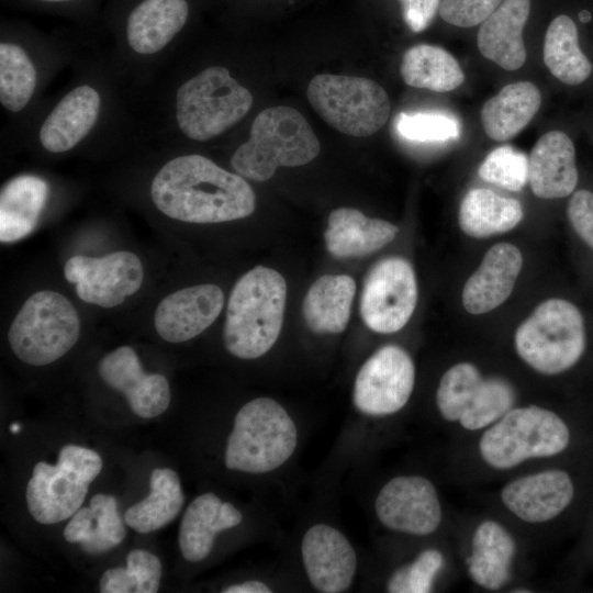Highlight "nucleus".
<instances>
[{
    "mask_svg": "<svg viewBox=\"0 0 593 593\" xmlns=\"http://www.w3.org/2000/svg\"><path fill=\"white\" fill-rule=\"evenodd\" d=\"M503 0H441L440 18L455 26L472 27L481 24Z\"/></svg>",
    "mask_w": 593,
    "mask_h": 593,
    "instance_id": "40",
    "label": "nucleus"
},
{
    "mask_svg": "<svg viewBox=\"0 0 593 593\" xmlns=\"http://www.w3.org/2000/svg\"><path fill=\"white\" fill-rule=\"evenodd\" d=\"M521 203L496 194L489 189H471L463 197L458 222L469 236L484 238L508 232L523 219Z\"/></svg>",
    "mask_w": 593,
    "mask_h": 593,
    "instance_id": "31",
    "label": "nucleus"
},
{
    "mask_svg": "<svg viewBox=\"0 0 593 593\" xmlns=\"http://www.w3.org/2000/svg\"><path fill=\"white\" fill-rule=\"evenodd\" d=\"M223 593H270L271 590L264 582L249 580L243 583L233 584L222 590Z\"/></svg>",
    "mask_w": 593,
    "mask_h": 593,
    "instance_id": "46",
    "label": "nucleus"
},
{
    "mask_svg": "<svg viewBox=\"0 0 593 593\" xmlns=\"http://www.w3.org/2000/svg\"><path fill=\"white\" fill-rule=\"evenodd\" d=\"M395 127L402 137L416 142L455 139L460 134L459 121L443 113H400Z\"/></svg>",
    "mask_w": 593,
    "mask_h": 593,
    "instance_id": "39",
    "label": "nucleus"
},
{
    "mask_svg": "<svg viewBox=\"0 0 593 593\" xmlns=\"http://www.w3.org/2000/svg\"><path fill=\"white\" fill-rule=\"evenodd\" d=\"M479 175L510 191H519L528 181V157L512 146L493 149L479 167Z\"/></svg>",
    "mask_w": 593,
    "mask_h": 593,
    "instance_id": "37",
    "label": "nucleus"
},
{
    "mask_svg": "<svg viewBox=\"0 0 593 593\" xmlns=\"http://www.w3.org/2000/svg\"><path fill=\"white\" fill-rule=\"evenodd\" d=\"M98 372L107 385L125 395L139 417L154 418L169 406L171 393L167 379L160 373L145 372L130 346H121L102 357Z\"/></svg>",
    "mask_w": 593,
    "mask_h": 593,
    "instance_id": "16",
    "label": "nucleus"
},
{
    "mask_svg": "<svg viewBox=\"0 0 593 593\" xmlns=\"http://www.w3.org/2000/svg\"><path fill=\"white\" fill-rule=\"evenodd\" d=\"M150 198L166 216L197 224L240 220L256 205L244 177L199 154L180 155L164 164L152 180Z\"/></svg>",
    "mask_w": 593,
    "mask_h": 593,
    "instance_id": "1",
    "label": "nucleus"
},
{
    "mask_svg": "<svg viewBox=\"0 0 593 593\" xmlns=\"http://www.w3.org/2000/svg\"><path fill=\"white\" fill-rule=\"evenodd\" d=\"M574 486L570 475L550 469L518 478L501 491L505 507L527 523H545L557 517L571 503Z\"/></svg>",
    "mask_w": 593,
    "mask_h": 593,
    "instance_id": "19",
    "label": "nucleus"
},
{
    "mask_svg": "<svg viewBox=\"0 0 593 593\" xmlns=\"http://www.w3.org/2000/svg\"><path fill=\"white\" fill-rule=\"evenodd\" d=\"M516 552L512 535L497 522L484 521L474 530L468 572L478 585L499 590L510 580Z\"/></svg>",
    "mask_w": 593,
    "mask_h": 593,
    "instance_id": "28",
    "label": "nucleus"
},
{
    "mask_svg": "<svg viewBox=\"0 0 593 593\" xmlns=\"http://www.w3.org/2000/svg\"><path fill=\"white\" fill-rule=\"evenodd\" d=\"M567 214L575 233L593 249V192L575 191L569 200Z\"/></svg>",
    "mask_w": 593,
    "mask_h": 593,
    "instance_id": "42",
    "label": "nucleus"
},
{
    "mask_svg": "<svg viewBox=\"0 0 593 593\" xmlns=\"http://www.w3.org/2000/svg\"><path fill=\"white\" fill-rule=\"evenodd\" d=\"M374 511L387 528L416 536L433 534L441 522L437 491L421 475L391 479L377 495Z\"/></svg>",
    "mask_w": 593,
    "mask_h": 593,
    "instance_id": "15",
    "label": "nucleus"
},
{
    "mask_svg": "<svg viewBox=\"0 0 593 593\" xmlns=\"http://www.w3.org/2000/svg\"><path fill=\"white\" fill-rule=\"evenodd\" d=\"M187 0H143L128 14L125 36L130 49L153 56L165 49L184 26Z\"/></svg>",
    "mask_w": 593,
    "mask_h": 593,
    "instance_id": "24",
    "label": "nucleus"
},
{
    "mask_svg": "<svg viewBox=\"0 0 593 593\" xmlns=\"http://www.w3.org/2000/svg\"><path fill=\"white\" fill-rule=\"evenodd\" d=\"M94 516L91 507L79 508L64 528V538L68 542L81 544L92 532Z\"/></svg>",
    "mask_w": 593,
    "mask_h": 593,
    "instance_id": "44",
    "label": "nucleus"
},
{
    "mask_svg": "<svg viewBox=\"0 0 593 593\" xmlns=\"http://www.w3.org/2000/svg\"><path fill=\"white\" fill-rule=\"evenodd\" d=\"M126 568L137 581V593H156L161 579V562L154 553L131 550L126 557Z\"/></svg>",
    "mask_w": 593,
    "mask_h": 593,
    "instance_id": "41",
    "label": "nucleus"
},
{
    "mask_svg": "<svg viewBox=\"0 0 593 593\" xmlns=\"http://www.w3.org/2000/svg\"><path fill=\"white\" fill-rule=\"evenodd\" d=\"M242 513L231 503L222 502L208 492L195 497L187 507L179 529V548L182 557L199 562L211 552L219 532L237 526Z\"/></svg>",
    "mask_w": 593,
    "mask_h": 593,
    "instance_id": "25",
    "label": "nucleus"
},
{
    "mask_svg": "<svg viewBox=\"0 0 593 593\" xmlns=\"http://www.w3.org/2000/svg\"><path fill=\"white\" fill-rule=\"evenodd\" d=\"M298 444L295 424L280 403L257 398L237 412L224 461L230 470L266 473L282 466Z\"/></svg>",
    "mask_w": 593,
    "mask_h": 593,
    "instance_id": "5",
    "label": "nucleus"
},
{
    "mask_svg": "<svg viewBox=\"0 0 593 593\" xmlns=\"http://www.w3.org/2000/svg\"><path fill=\"white\" fill-rule=\"evenodd\" d=\"M544 63L566 85L582 83L592 72V64L579 45L577 25L567 14L557 15L547 27Z\"/></svg>",
    "mask_w": 593,
    "mask_h": 593,
    "instance_id": "34",
    "label": "nucleus"
},
{
    "mask_svg": "<svg viewBox=\"0 0 593 593\" xmlns=\"http://www.w3.org/2000/svg\"><path fill=\"white\" fill-rule=\"evenodd\" d=\"M444 564V557L437 549L422 551L410 564L393 572L387 583L391 593H427Z\"/></svg>",
    "mask_w": 593,
    "mask_h": 593,
    "instance_id": "38",
    "label": "nucleus"
},
{
    "mask_svg": "<svg viewBox=\"0 0 593 593\" xmlns=\"http://www.w3.org/2000/svg\"><path fill=\"white\" fill-rule=\"evenodd\" d=\"M100 92L91 85L69 90L51 110L38 131L42 147L52 154L67 153L96 126L101 113Z\"/></svg>",
    "mask_w": 593,
    "mask_h": 593,
    "instance_id": "20",
    "label": "nucleus"
},
{
    "mask_svg": "<svg viewBox=\"0 0 593 593\" xmlns=\"http://www.w3.org/2000/svg\"><path fill=\"white\" fill-rule=\"evenodd\" d=\"M102 593H137V581L127 568L107 570L99 582Z\"/></svg>",
    "mask_w": 593,
    "mask_h": 593,
    "instance_id": "43",
    "label": "nucleus"
},
{
    "mask_svg": "<svg viewBox=\"0 0 593 593\" xmlns=\"http://www.w3.org/2000/svg\"><path fill=\"white\" fill-rule=\"evenodd\" d=\"M251 92L224 66H209L183 81L175 93V121L189 139H213L243 120Z\"/></svg>",
    "mask_w": 593,
    "mask_h": 593,
    "instance_id": "4",
    "label": "nucleus"
},
{
    "mask_svg": "<svg viewBox=\"0 0 593 593\" xmlns=\"http://www.w3.org/2000/svg\"><path fill=\"white\" fill-rule=\"evenodd\" d=\"M64 276L76 286L79 299L110 309L139 290L144 268L134 253L121 250L101 257L72 256L65 264Z\"/></svg>",
    "mask_w": 593,
    "mask_h": 593,
    "instance_id": "14",
    "label": "nucleus"
},
{
    "mask_svg": "<svg viewBox=\"0 0 593 593\" xmlns=\"http://www.w3.org/2000/svg\"><path fill=\"white\" fill-rule=\"evenodd\" d=\"M49 193L47 182L34 175H21L4 184L0 193V240L13 243L36 227Z\"/></svg>",
    "mask_w": 593,
    "mask_h": 593,
    "instance_id": "27",
    "label": "nucleus"
},
{
    "mask_svg": "<svg viewBox=\"0 0 593 593\" xmlns=\"http://www.w3.org/2000/svg\"><path fill=\"white\" fill-rule=\"evenodd\" d=\"M518 356L534 370L558 374L573 367L585 349L580 310L563 299L540 303L515 332Z\"/></svg>",
    "mask_w": 593,
    "mask_h": 593,
    "instance_id": "7",
    "label": "nucleus"
},
{
    "mask_svg": "<svg viewBox=\"0 0 593 593\" xmlns=\"http://www.w3.org/2000/svg\"><path fill=\"white\" fill-rule=\"evenodd\" d=\"M356 292L354 279L347 275H325L307 290L303 316L307 327L317 334H337L348 323Z\"/></svg>",
    "mask_w": 593,
    "mask_h": 593,
    "instance_id": "30",
    "label": "nucleus"
},
{
    "mask_svg": "<svg viewBox=\"0 0 593 593\" xmlns=\"http://www.w3.org/2000/svg\"><path fill=\"white\" fill-rule=\"evenodd\" d=\"M223 306L224 294L220 287L211 283L187 287L159 302L154 326L164 340L183 343L212 325Z\"/></svg>",
    "mask_w": 593,
    "mask_h": 593,
    "instance_id": "17",
    "label": "nucleus"
},
{
    "mask_svg": "<svg viewBox=\"0 0 593 593\" xmlns=\"http://www.w3.org/2000/svg\"><path fill=\"white\" fill-rule=\"evenodd\" d=\"M287 284L276 270L257 266L243 275L232 289L223 339L226 349L240 359H256L276 343L283 323Z\"/></svg>",
    "mask_w": 593,
    "mask_h": 593,
    "instance_id": "2",
    "label": "nucleus"
},
{
    "mask_svg": "<svg viewBox=\"0 0 593 593\" xmlns=\"http://www.w3.org/2000/svg\"><path fill=\"white\" fill-rule=\"evenodd\" d=\"M530 0H503L480 24L477 44L480 53L506 70L526 61L523 30L530 13Z\"/></svg>",
    "mask_w": 593,
    "mask_h": 593,
    "instance_id": "23",
    "label": "nucleus"
},
{
    "mask_svg": "<svg viewBox=\"0 0 593 593\" xmlns=\"http://www.w3.org/2000/svg\"><path fill=\"white\" fill-rule=\"evenodd\" d=\"M37 69L31 56L16 43L0 44V103L13 113L23 111L37 88Z\"/></svg>",
    "mask_w": 593,
    "mask_h": 593,
    "instance_id": "35",
    "label": "nucleus"
},
{
    "mask_svg": "<svg viewBox=\"0 0 593 593\" xmlns=\"http://www.w3.org/2000/svg\"><path fill=\"white\" fill-rule=\"evenodd\" d=\"M570 441L567 424L536 405L511 409L481 436L479 452L493 469L507 470L533 458L562 452Z\"/></svg>",
    "mask_w": 593,
    "mask_h": 593,
    "instance_id": "6",
    "label": "nucleus"
},
{
    "mask_svg": "<svg viewBox=\"0 0 593 593\" xmlns=\"http://www.w3.org/2000/svg\"><path fill=\"white\" fill-rule=\"evenodd\" d=\"M541 93L529 81H517L504 86L481 109V122L485 134L504 142L516 136L537 113Z\"/></svg>",
    "mask_w": 593,
    "mask_h": 593,
    "instance_id": "29",
    "label": "nucleus"
},
{
    "mask_svg": "<svg viewBox=\"0 0 593 593\" xmlns=\"http://www.w3.org/2000/svg\"><path fill=\"white\" fill-rule=\"evenodd\" d=\"M149 483V495L128 507L124 514L127 526L139 534H148L168 525L178 516L184 503L176 471L156 468Z\"/></svg>",
    "mask_w": 593,
    "mask_h": 593,
    "instance_id": "32",
    "label": "nucleus"
},
{
    "mask_svg": "<svg viewBox=\"0 0 593 593\" xmlns=\"http://www.w3.org/2000/svg\"><path fill=\"white\" fill-rule=\"evenodd\" d=\"M21 430V425L19 423H13L10 425V432L16 434Z\"/></svg>",
    "mask_w": 593,
    "mask_h": 593,
    "instance_id": "47",
    "label": "nucleus"
},
{
    "mask_svg": "<svg viewBox=\"0 0 593 593\" xmlns=\"http://www.w3.org/2000/svg\"><path fill=\"white\" fill-rule=\"evenodd\" d=\"M523 266L519 249L508 243L492 246L467 280L462 303L471 314L490 312L511 294Z\"/></svg>",
    "mask_w": 593,
    "mask_h": 593,
    "instance_id": "21",
    "label": "nucleus"
},
{
    "mask_svg": "<svg viewBox=\"0 0 593 593\" xmlns=\"http://www.w3.org/2000/svg\"><path fill=\"white\" fill-rule=\"evenodd\" d=\"M306 97L314 111L329 126L355 137L377 133L391 112L385 90L365 77L316 75L307 86Z\"/></svg>",
    "mask_w": 593,
    "mask_h": 593,
    "instance_id": "10",
    "label": "nucleus"
},
{
    "mask_svg": "<svg viewBox=\"0 0 593 593\" xmlns=\"http://www.w3.org/2000/svg\"><path fill=\"white\" fill-rule=\"evenodd\" d=\"M416 302L417 284L412 266L401 257H389L376 264L367 275L360 314L370 329L394 333L409 322Z\"/></svg>",
    "mask_w": 593,
    "mask_h": 593,
    "instance_id": "12",
    "label": "nucleus"
},
{
    "mask_svg": "<svg viewBox=\"0 0 593 593\" xmlns=\"http://www.w3.org/2000/svg\"><path fill=\"white\" fill-rule=\"evenodd\" d=\"M101 469L102 459L94 450L77 445L61 447L56 465L40 461L33 468L25 493L30 514L44 525L71 517Z\"/></svg>",
    "mask_w": 593,
    "mask_h": 593,
    "instance_id": "9",
    "label": "nucleus"
},
{
    "mask_svg": "<svg viewBox=\"0 0 593 593\" xmlns=\"http://www.w3.org/2000/svg\"><path fill=\"white\" fill-rule=\"evenodd\" d=\"M515 391L505 380L484 378L470 362L449 368L439 381L436 404L444 419L468 430L492 425L513 409Z\"/></svg>",
    "mask_w": 593,
    "mask_h": 593,
    "instance_id": "11",
    "label": "nucleus"
},
{
    "mask_svg": "<svg viewBox=\"0 0 593 593\" xmlns=\"http://www.w3.org/2000/svg\"><path fill=\"white\" fill-rule=\"evenodd\" d=\"M399 232L394 224L366 216L353 208H338L328 216L326 249L336 258H355L379 250Z\"/></svg>",
    "mask_w": 593,
    "mask_h": 593,
    "instance_id": "26",
    "label": "nucleus"
},
{
    "mask_svg": "<svg viewBox=\"0 0 593 593\" xmlns=\"http://www.w3.org/2000/svg\"><path fill=\"white\" fill-rule=\"evenodd\" d=\"M400 72L407 86L435 92L455 90L465 80L457 59L446 49L428 44L409 48L402 57Z\"/></svg>",
    "mask_w": 593,
    "mask_h": 593,
    "instance_id": "33",
    "label": "nucleus"
},
{
    "mask_svg": "<svg viewBox=\"0 0 593 593\" xmlns=\"http://www.w3.org/2000/svg\"><path fill=\"white\" fill-rule=\"evenodd\" d=\"M80 335V320L63 294L42 290L23 303L13 318L8 340L13 354L30 366H46L66 355Z\"/></svg>",
    "mask_w": 593,
    "mask_h": 593,
    "instance_id": "8",
    "label": "nucleus"
},
{
    "mask_svg": "<svg viewBox=\"0 0 593 593\" xmlns=\"http://www.w3.org/2000/svg\"><path fill=\"white\" fill-rule=\"evenodd\" d=\"M414 382L415 367L410 355L399 346H383L359 369L354 384V404L371 416L396 413L410 400Z\"/></svg>",
    "mask_w": 593,
    "mask_h": 593,
    "instance_id": "13",
    "label": "nucleus"
},
{
    "mask_svg": "<svg viewBox=\"0 0 593 593\" xmlns=\"http://www.w3.org/2000/svg\"><path fill=\"white\" fill-rule=\"evenodd\" d=\"M90 507L94 516V526L80 547L89 555L104 553L122 542L126 529L118 512L116 500L112 495L102 493L93 495Z\"/></svg>",
    "mask_w": 593,
    "mask_h": 593,
    "instance_id": "36",
    "label": "nucleus"
},
{
    "mask_svg": "<svg viewBox=\"0 0 593 593\" xmlns=\"http://www.w3.org/2000/svg\"><path fill=\"white\" fill-rule=\"evenodd\" d=\"M405 18L415 32L424 30L436 12L439 0H403Z\"/></svg>",
    "mask_w": 593,
    "mask_h": 593,
    "instance_id": "45",
    "label": "nucleus"
},
{
    "mask_svg": "<svg viewBox=\"0 0 593 593\" xmlns=\"http://www.w3.org/2000/svg\"><path fill=\"white\" fill-rule=\"evenodd\" d=\"M528 182L541 199L568 197L578 183L575 148L561 131H549L534 145L528 157Z\"/></svg>",
    "mask_w": 593,
    "mask_h": 593,
    "instance_id": "22",
    "label": "nucleus"
},
{
    "mask_svg": "<svg viewBox=\"0 0 593 593\" xmlns=\"http://www.w3.org/2000/svg\"><path fill=\"white\" fill-rule=\"evenodd\" d=\"M303 566L311 584L323 593L347 591L357 570V556L346 536L326 524H315L302 538Z\"/></svg>",
    "mask_w": 593,
    "mask_h": 593,
    "instance_id": "18",
    "label": "nucleus"
},
{
    "mask_svg": "<svg viewBox=\"0 0 593 593\" xmlns=\"http://www.w3.org/2000/svg\"><path fill=\"white\" fill-rule=\"evenodd\" d=\"M321 144L306 119L291 107H272L255 118L247 141L231 158L242 177L262 182L279 167H298L312 161Z\"/></svg>",
    "mask_w": 593,
    "mask_h": 593,
    "instance_id": "3",
    "label": "nucleus"
},
{
    "mask_svg": "<svg viewBox=\"0 0 593 593\" xmlns=\"http://www.w3.org/2000/svg\"><path fill=\"white\" fill-rule=\"evenodd\" d=\"M38 1L57 3V2H67V1H72V0H38Z\"/></svg>",
    "mask_w": 593,
    "mask_h": 593,
    "instance_id": "48",
    "label": "nucleus"
}]
</instances>
